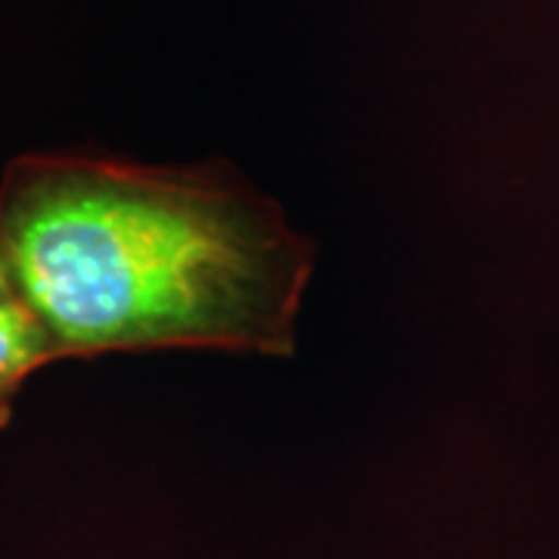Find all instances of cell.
Instances as JSON below:
<instances>
[{"mask_svg":"<svg viewBox=\"0 0 559 559\" xmlns=\"http://www.w3.org/2000/svg\"><path fill=\"white\" fill-rule=\"evenodd\" d=\"M53 358L47 336L0 274V429L13 419V401L25 380Z\"/></svg>","mask_w":559,"mask_h":559,"instance_id":"7a4b0ae2","label":"cell"},{"mask_svg":"<svg viewBox=\"0 0 559 559\" xmlns=\"http://www.w3.org/2000/svg\"><path fill=\"white\" fill-rule=\"evenodd\" d=\"M311 242L237 180L22 156L0 180V274L53 358L296 348Z\"/></svg>","mask_w":559,"mask_h":559,"instance_id":"6da1fadb","label":"cell"}]
</instances>
